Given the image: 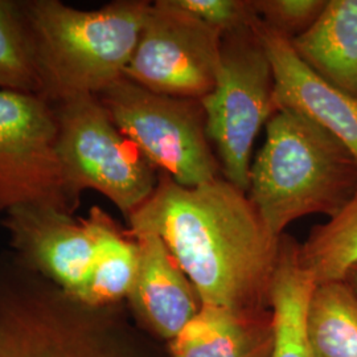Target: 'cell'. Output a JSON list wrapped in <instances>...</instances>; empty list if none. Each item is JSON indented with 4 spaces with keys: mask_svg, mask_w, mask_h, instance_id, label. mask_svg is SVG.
Masks as SVG:
<instances>
[{
    "mask_svg": "<svg viewBox=\"0 0 357 357\" xmlns=\"http://www.w3.org/2000/svg\"><path fill=\"white\" fill-rule=\"evenodd\" d=\"M126 221L131 236L153 233L162 238L202 305L273 318L282 236L268 229L241 188L224 178L184 187L159 172L151 196Z\"/></svg>",
    "mask_w": 357,
    "mask_h": 357,
    "instance_id": "1",
    "label": "cell"
},
{
    "mask_svg": "<svg viewBox=\"0 0 357 357\" xmlns=\"http://www.w3.org/2000/svg\"><path fill=\"white\" fill-rule=\"evenodd\" d=\"M357 191V162L342 142L301 113L278 109L249 175L248 196L268 229L308 215H337Z\"/></svg>",
    "mask_w": 357,
    "mask_h": 357,
    "instance_id": "2",
    "label": "cell"
},
{
    "mask_svg": "<svg viewBox=\"0 0 357 357\" xmlns=\"http://www.w3.org/2000/svg\"><path fill=\"white\" fill-rule=\"evenodd\" d=\"M23 3L41 97L51 103L97 96L122 78L151 7L146 0H116L91 11L59 0Z\"/></svg>",
    "mask_w": 357,
    "mask_h": 357,
    "instance_id": "3",
    "label": "cell"
},
{
    "mask_svg": "<svg viewBox=\"0 0 357 357\" xmlns=\"http://www.w3.org/2000/svg\"><path fill=\"white\" fill-rule=\"evenodd\" d=\"M94 308L23 266L0 261V357H123Z\"/></svg>",
    "mask_w": 357,
    "mask_h": 357,
    "instance_id": "4",
    "label": "cell"
},
{
    "mask_svg": "<svg viewBox=\"0 0 357 357\" xmlns=\"http://www.w3.org/2000/svg\"><path fill=\"white\" fill-rule=\"evenodd\" d=\"M202 105L222 178L248 192L255 139L278 110L273 66L253 24L222 35L216 85Z\"/></svg>",
    "mask_w": 357,
    "mask_h": 357,
    "instance_id": "5",
    "label": "cell"
},
{
    "mask_svg": "<svg viewBox=\"0 0 357 357\" xmlns=\"http://www.w3.org/2000/svg\"><path fill=\"white\" fill-rule=\"evenodd\" d=\"M96 97L159 172L184 187L222 178L202 101L158 94L126 77Z\"/></svg>",
    "mask_w": 357,
    "mask_h": 357,
    "instance_id": "6",
    "label": "cell"
},
{
    "mask_svg": "<svg viewBox=\"0 0 357 357\" xmlns=\"http://www.w3.org/2000/svg\"><path fill=\"white\" fill-rule=\"evenodd\" d=\"M59 123V150L78 196L100 192L128 218L153 193L159 171L118 128L96 96L52 103Z\"/></svg>",
    "mask_w": 357,
    "mask_h": 357,
    "instance_id": "7",
    "label": "cell"
},
{
    "mask_svg": "<svg viewBox=\"0 0 357 357\" xmlns=\"http://www.w3.org/2000/svg\"><path fill=\"white\" fill-rule=\"evenodd\" d=\"M79 197L60 156L53 105L38 94L0 91V215L28 205L75 215Z\"/></svg>",
    "mask_w": 357,
    "mask_h": 357,
    "instance_id": "8",
    "label": "cell"
},
{
    "mask_svg": "<svg viewBox=\"0 0 357 357\" xmlns=\"http://www.w3.org/2000/svg\"><path fill=\"white\" fill-rule=\"evenodd\" d=\"M221 40L174 0L153 1L123 77L158 94L202 101L216 85Z\"/></svg>",
    "mask_w": 357,
    "mask_h": 357,
    "instance_id": "9",
    "label": "cell"
},
{
    "mask_svg": "<svg viewBox=\"0 0 357 357\" xmlns=\"http://www.w3.org/2000/svg\"><path fill=\"white\" fill-rule=\"evenodd\" d=\"M13 257L81 302L89 281L94 237L86 218L48 206L11 209L0 220Z\"/></svg>",
    "mask_w": 357,
    "mask_h": 357,
    "instance_id": "10",
    "label": "cell"
},
{
    "mask_svg": "<svg viewBox=\"0 0 357 357\" xmlns=\"http://www.w3.org/2000/svg\"><path fill=\"white\" fill-rule=\"evenodd\" d=\"M255 32L268 52L278 109L301 113L344 144L357 162V98L317 76L295 53L291 41L257 17Z\"/></svg>",
    "mask_w": 357,
    "mask_h": 357,
    "instance_id": "11",
    "label": "cell"
},
{
    "mask_svg": "<svg viewBox=\"0 0 357 357\" xmlns=\"http://www.w3.org/2000/svg\"><path fill=\"white\" fill-rule=\"evenodd\" d=\"M132 237L139 262L128 303L150 331L171 342L197 315L202 301L160 237L153 233Z\"/></svg>",
    "mask_w": 357,
    "mask_h": 357,
    "instance_id": "12",
    "label": "cell"
},
{
    "mask_svg": "<svg viewBox=\"0 0 357 357\" xmlns=\"http://www.w3.org/2000/svg\"><path fill=\"white\" fill-rule=\"evenodd\" d=\"M290 41L317 76L357 98V0H327L315 23Z\"/></svg>",
    "mask_w": 357,
    "mask_h": 357,
    "instance_id": "13",
    "label": "cell"
},
{
    "mask_svg": "<svg viewBox=\"0 0 357 357\" xmlns=\"http://www.w3.org/2000/svg\"><path fill=\"white\" fill-rule=\"evenodd\" d=\"M273 318L243 317L224 307L203 305L169 342L172 357H270Z\"/></svg>",
    "mask_w": 357,
    "mask_h": 357,
    "instance_id": "14",
    "label": "cell"
},
{
    "mask_svg": "<svg viewBox=\"0 0 357 357\" xmlns=\"http://www.w3.org/2000/svg\"><path fill=\"white\" fill-rule=\"evenodd\" d=\"M94 237L89 281L81 299L94 308L114 307L128 294L139 262L137 240L102 208L94 205L85 217Z\"/></svg>",
    "mask_w": 357,
    "mask_h": 357,
    "instance_id": "15",
    "label": "cell"
},
{
    "mask_svg": "<svg viewBox=\"0 0 357 357\" xmlns=\"http://www.w3.org/2000/svg\"><path fill=\"white\" fill-rule=\"evenodd\" d=\"M298 245L291 237L282 236L280 261L271 287L274 343L270 357H311L305 323L317 284L298 261Z\"/></svg>",
    "mask_w": 357,
    "mask_h": 357,
    "instance_id": "16",
    "label": "cell"
},
{
    "mask_svg": "<svg viewBox=\"0 0 357 357\" xmlns=\"http://www.w3.org/2000/svg\"><path fill=\"white\" fill-rule=\"evenodd\" d=\"M311 357H357V293L348 282L317 284L307 308Z\"/></svg>",
    "mask_w": 357,
    "mask_h": 357,
    "instance_id": "17",
    "label": "cell"
},
{
    "mask_svg": "<svg viewBox=\"0 0 357 357\" xmlns=\"http://www.w3.org/2000/svg\"><path fill=\"white\" fill-rule=\"evenodd\" d=\"M298 261L315 284L347 281L357 268V191L337 215L298 245Z\"/></svg>",
    "mask_w": 357,
    "mask_h": 357,
    "instance_id": "18",
    "label": "cell"
},
{
    "mask_svg": "<svg viewBox=\"0 0 357 357\" xmlns=\"http://www.w3.org/2000/svg\"><path fill=\"white\" fill-rule=\"evenodd\" d=\"M0 91L41 96L24 3L0 0Z\"/></svg>",
    "mask_w": 357,
    "mask_h": 357,
    "instance_id": "19",
    "label": "cell"
},
{
    "mask_svg": "<svg viewBox=\"0 0 357 357\" xmlns=\"http://www.w3.org/2000/svg\"><path fill=\"white\" fill-rule=\"evenodd\" d=\"M327 0H253L261 23L293 40L315 23Z\"/></svg>",
    "mask_w": 357,
    "mask_h": 357,
    "instance_id": "20",
    "label": "cell"
},
{
    "mask_svg": "<svg viewBox=\"0 0 357 357\" xmlns=\"http://www.w3.org/2000/svg\"><path fill=\"white\" fill-rule=\"evenodd\" d=\"M181 10L191 13L221 35L250 26L257 19L253 0H174Z\"/></svg>",
    "mask_w": 357,
    "mask_h": 357,
    "instance_id": "21",
    "label": "cell"
},
{
    "mask_svg": "<svg viewBox=\"0 0 357 357\" xmlns=\"http://www.w3.org/2000/svg\"><path fill=\"white\" fill-rule=\"evenodd\" d=\"M347 282L354 287V290L357 293V268H354V270L351 271V274H349L348 278H347Z\"/></svg>",
    "mask_w": 357,
    "mask_h": 357,
    "instance_id": "22",
    "label": "cell"
}]
</instances>
